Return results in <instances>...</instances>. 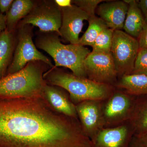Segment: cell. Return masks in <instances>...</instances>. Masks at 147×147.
<instances>
[{
	"label": "cell",
	"mask_w": 147,
	"mask_h": 147,
	"mask_svg": "<svg viewBox=\"0 0 147 147\" xmlns=\"http://www.w3.org/2000/svg\"><path fill=\"white\" fill-rule=\"evenodd\" d=\"M0 147H94L79 119L42 97L0 98Z\"/></svg>",
	"instance_id": "obj_1"
},
{
	"label": "cell",
	"mask_w": 147,
	"mask_h": 147,
	"mask_svg": "<svg viewBox=\"0 0 147 147\" xmlns=\"http://www.w3.org/2000/svg\"><path fill=\"white\" fill-rule=\"evenodd\" d=\"M50 66L41 61H32L20 71L0 79V98L42 97L47 83L44 74Z\"/></svg>",
	"instance_id": "obj_2"
},
{
	"label": "cell",
	"mask_w": 147,
	"mask_h": 147,
	"mask_svg": "<svg viewBox=\"0 0 147 147\" xmlns=\"http://www.w3.org/2000/svg\"><path fill=\"white\" fill-rule=\"evenodd\" d=\"M44 79L48 85L62 88L69 94L74 104L87 100H106L112 94L115 87L67 73L57 68L45 72Z\"/></svg>",
	"instance_id": "obj_3"
},
{
	"label": "cell",
	"mask_w": 147,
	"mask_h": 147,
	"mask_svg": "<svg viewBox=\"0 0 147 147\" xmlns=\"http://www.w3.org/2000/svg\"><path fill=\"white\" fill-rule=\"evenodd\" d=\"M59 36L55 32H40L36 39V45L53 58L55 62L53 68L66 67L75 76L88 78L84 62L90 53V50L79 44H63Z\"/></svg>",
	"instance_id": "obj_4"
},
{
	"label": "cell",
	"mask_w": 147,
	"mask_h": 147,
	"mask_svg": "<svg viewBox=\"0 0 147 147\" xmlns=\"http://www.w3.org/2000/svg\"><path fill=\"white\" fill-rule=\"evenodd\" d=\"M26 25L16 28V42L13 56L7 72V75L20 71L32 61H41L51 68L54 67L50 59L39 52L32 40L33 28Z\"/></svg>",
	"instance_id": "obj_5"
},
{
	"label": "cell",
	"mask_w": 147,
	"mask_h": 147,
	"mask_svg": "<svg viewBox=\"0 0 147 147\" xmlns=\"http://www.w3.org/2000/svg\"><path fill=\"white\" fill-rule=\"evenodd\" d=\"M139 49L137 38L122 30L114 31L110 53L118 77L131 74Z\"/></svg>",
	"instance_id": "obj_6"
},
{
	"label": "cell",
	"mask_w": 147,
	"mask_h": 147,
	"mask_svg": "<svg viewBox=\"0 0 147 147\" xmlns=\"http://www.w3.org/2000/svg\"><path fill=\"white\" fill-rule=\"evenodd\" d=\"M61 22V9L55 1H42L36 2L31 11L17 27L30 25L38 27L40 32H55L59 35Z\"/></svg>",
	"instance_id": "obj_7"
},
{
	"label": "cell",
	"mask_w": 147,
	"mask_h": 147,
	"mask_svg": "<svg viewBox=\"0 0 147 147\" xmlns=\"http://www.w3.org/2000/svg\"><path fill=\"white\" fill-rule=\"evenodd\" d=\"M135 98L121 90H114L102 103L105 128L116 127L128 121Z\"/></svg>",
	"instance_id": "obj_8"
},
{
	"label": "cell",
	"mask_w": 147,
	"mask_h": 147,
	"mask_svg": "<svg viewBox=\"0 0 147 147\" xmlns=\"http://www.w3.org/2000/svg\"><path fill=\"white\" fill-rule=\"evenodd\" d=\"M88 79L114 86L118 76L111 53L92 51L84 62Z\"/></svg>",
	"instance_id": "obj_9"
},
{
	"label": "cell",
	"mask_w": 147,
	"mask_h": 147,
	"mask_svg": "<svg viewBox=\"0 0 147 147\" xmlns=\"http://www.w3.org/2000/svg\"><path fill=\"white\" fill-rule=\"evenodd\" d=\"M103 101L87 100L75 105L76 113L82 129L92 140L102 129L105 122L102 114Z\"/></svg>",
	"instance_id": "obj_10"
},
{
	"label": "cell",
	"mask_w": 147,
	"mask_h": 147,
	"mask_svg": "<svg viewBox=\"0 0 147 147\" xmlns=\"http://www.w3.org/2000/svg\"><path fill=\"white\" fill-rule=\"evenodd\" d=\"M60 8L61 11L62 22L59 36L70 44H78L84 21H88L90 16L75 5Z\"/></svg>",
	"instance_id": "obj_11"
},
{
	"label": "cell",
	"mask_w": 147,
	"mask_h": 147,
	"mask_svg": "<svg viewBox=\"0 0 147 147\" xmlns=\"http://www.w3.org/2000/svg\"><path fill=\"white\" fill-rule=\"evenodd\" d=\"M134 136L128 121L116 127L102 129L91 141L94 147H129Z\"/></svg>",
	"instance_id": "obj_12"
},
{
	"label": "cell",
	"mask_w": 147,
	"mask_h": 147,
	"mask_svg": "<svg viewBox=\"0 0 147 147\" xmlns=\"http://www.w3.org/2000/svg\"><path fill=\"white\" fill-rule=\"evenodd\" d=\"M128 6V4L124 1H106L98 5L96 13L108 28L114 31L121 30Z\"/></svg>",
	"instance_id": "obj_13"
},
{
	"label": "cell",
	"mask_w": 147,
	"mask_h": 147,
	"mask_svg": "<svg viewBox=\"0 0 147 147\" xmlns=\"http://www.w3.org/2000/svg\"><path fill=\"white\" fill-rule=\"evenodd\" d=\"M65 91L60 87L47 84L43 90L42 97L56 112L78 119L75 105Z\"/></svg>",
	"instance_id": "obj_14"
},
{
	"label": "cell",
	"mask_w": 147,
	"mask_h": 147,
	"mask_svg": "<svg viewBox=\"0 0 147 147\" xmlns=\"http://www.w3.org/2000/svg\"><path fill=\"white\" fill-rule=\"evenodd\" d=\"M128 4V9L123 29L126 33L137 38L146 24L145 18L139 7L138 1H125Z\"/></svg>",
	"instance_id": "obj_15"
},
{
	"label": "cell",
	"mask_w": 147,
	"mask_h": 147,
	"mask_svg": "<svg viewBox=\"0 0 147 147\" xmlns=\"http://www.w3.org/2000/svg\"><path fill=\"white\" fill-rule=\"evenodd\" d=\"M129 122L137 137L147 134V95L136 96Z\"/></svg>",
	"instance_id": "obj_16"
},
{
	"label": "cell",
	"mask_w": 147,
	"mask_h": 147,
	"mask_svg": "<svg viewBox=\"0 0 147 147\" xmlns=\"http://www.w3.org/2000/svg\"><path fill=\"white\" fill-rule=\"evenodd\" d=\"M15 31L6 29L0 34V79L6 76L16 42Z\"/></svg>",
	"instance_id": "obj_17"
},
{
	"label": "cell",
	"mask_w": 147,
	"mask_h": 147,
	"mask_svg": "<svg viewBox=\"0 0 147 147\" xmlns=\"http://www.w3.org/2000/svg\"><path fill=\"white\" fill-rule=\"evenodd\" d=\"M114 87L133 96L147 95V76L133 74L124 75Z\"/></svg>",
	"instance_id": "obj_18"
},
{
	"label": "cell",
	"mask_w": 147,
	"mask_h": 147,
	"mask_svg": "<svg viewBox=\"0 0 147 147\" xmlns=\"http://www.w3.org/2000/svg\"><path fill=\"white\" fill-rule=\"evenodd\" d=\"M36 2L32 0H15L6 13V28L15 31L19 22L30 13Z\"/></svg>",
	"instance_id": "obj_19"
},
{
	"label": "cell",
	"mask_w": 147,
	"mask_h": 147,
	"mask_svg": "<svg viewBox=\"0 0 147 147\" xmlns=\"http://www.w3.org/2000/svg\"><path fill=\"white\" fill-rule=\"evenodd\" d=\"M88 28L82 37L79 38V45L92 46L99 34L108 26L102 19L95 15L90 16L88 20Z\"/></svg>",
	"instance_id": "obj_20"
},
{
	"label": "cell",
	"mask_w": 147,
	"mask_h": 147,
	"mask_svg": "<svg viewBox=\"0 0 147 147\" xmlns=\"http://www.w3.org/2000/svg\"><path fill=\"white\" fill-rule=\"evenodd\" d=\"M114 32V30L109 28L103 30L92 45V51L110 53L113 44Z\"/></svg>",
	"instance_id": "obj_21"
},
{
	"label": "cell",
	"mask_w": 147,
	"mask_h": 147,
	"mask_svg": "<svg viewBox=\"0 0 147 147\" xmlns=\"http://www.w3.org/2000/svg\"><path fill=\"white\" fill-rule=\"evenodd\" d=\"M132 74L147 76V49H139Z\"/></svg>",
	"instance_id": "obj_22"
},
{
	"label": "cell",
	"mask_w": 147,
	"mask_h": 147,
	"mask_svg": "<svg viewBox=\"0 0 147 147\" xmlns=\"http://www.w3.org/2000/svg\"><path fill=\"white\" fill-rule=\"evenodd\" d=\"M105 1L104 0H74L71 1V3L82 9L90 16L95 15L96 10L98 5Z\"/></svg>",
	"instance_id": "obj_23"
},
{
	"label": "cell",
	"mask_w": 147,
	"mask_h": 147,
	"mask_svg": "<svg viewBox=\"0 0 147 147\" xmlns=\"http://www.w3.org/2000/svg\"><path fill=\"white\" fill-rule=\"evenodd\" d=\"M137 40L139 49H147V23L143 28Z\"/></svg>",
	"instance_id": "obj_24"
},
{
	"label": "cell",
	"mask_w": 147,
	"mask_h": 147,
	"mask_svg": "<svg viewBox=\"0 0 147 147\" xmlns=\"http://www.w3.org/2000/svg\"><path fill=\"white\" fill-rule=\"evenodd\" d=\"M13 0H0V11L3 14L9 10L13 3Z\"/></svg>",
	"instance_id": "obj_25"
},
{
	"label": "cell",
	"mask_w": 147,
	"mask_h": 147,
	"mask_svg": "<svg viewBox=\"0 0 147 147\" xmlns=\"http://www.w3.org/2000/svg\"><path fill=\"white\" fill-rule=\"evenodd\" d=\"M138 4L144 17L146 23H147V0L138 1Z\"/></svg>",
	"instance_id": "obj_26"
},
{
	"label": "cell",
	"mask_w": 147,
	"mask_h": 147,
	"mask_svg": "<svg viewBox=\"0 0 147 147\" xmlns=\"http://www.w3.org/2000/svg\"><path fill=\"white\" fill-rule=\"evenodd\" d=\"M129 147H145L143 143L136 136H134L130 143Z\"/></svg>",
	"instance_id": "obj_27"
},
{
	"label": "cell",
	"mask_w": 147,
	"mask_h": 147,
	"mask_svg": "<svg viewBox=\"0 0 147 147\" xmlns=\"http://www.w3.org/2000/svg\"><path fill=\"white\" fill-rule=\"evenodd\" d=\"M6 28L5 15L0 11V34Z\"/></svg>",
	"instance_id": "obj_28"
},
{
	"label": "cell",
	"mask_w": 147,
	"mask_h": 147,
	"mask_svg": "<svg viewBox=\"0 0 147 147\" xmlns=\"http://www.w3.org/2000/svg\"><path fill=\"white\" fill-rule=\"evenodd\" d=\"M55 3L60 7H67L72 5L70 0H55Z\"/></svg>",
	"instance_id": "obj_29"
},
{
	"label": "cell",
	"mask_w": 147,
	"mask_h": 147,
	"mask_svg": "<svg viewBox=\"0 0 147 147\" xmlns=\"http://www.w3.org/2000/svg\"><path fill=\"white\" fill-rule=\"evenodd\" d=\"M137 137H138L141 140V142L143 143L145 147H147V134L143 135V136Z\"/></svg>",
	"instance_id": "obj_30"
}]
</instances>
